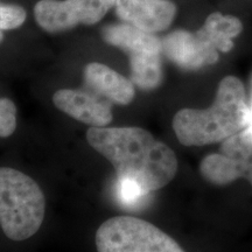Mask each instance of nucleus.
<instances>
[{
	"label": "nucleus",
	"mask_w": 252,
	"mask_h": 252,
	"mask_svg": "<svg viewBox=\"0 0 252 252\" xmlns=\"http://www.w3.org/2000/svg\"><path fill=\"white\" fill-rule=\"evenodd\" d=\"M87 140L112 163L118 178L137 182L147 193L165 187L178 172L173 150L144 128L90 127Z\"/></svg>",
	"instance_id": "nucleus-1"
},
{
	"label": "nucleus",
	"mask_w": 252,
	"mask_h": 252,
	"mask_svg": "<svg viewBox=\"0 0 252 252\" xmlns=\"http://www.w3.org/2000/svg\"><path fill=\"white\" fill-rule=\"evenodd\" d=\"M24 7L14 4H0V31H9L20 27L26 21Z\"/></svg>",
	"instance_id": "nucleus-15"
},
{
	"label": "nucleus",
	"mask_w": 252,
	"mask_h": 252,
	"mask_svg": "<svg viewBox=\"0 0 252 252\" xmlns=\"http://www.w3.org/2000/svg\"><path fill=\"white\" fill-rule=\"evenodd\" d=\"M162 54L176 67L186 71L200 70L217 63L219 50L202 34L176 30L162 39Z\"/></svg>",
	"instance_id": "nucleus-6"
},
{
	"label": "nucleus",
	"mask_w": 252,
	"mask_h": 252,
	"mask_svg": "<svg viewBox=\"0 0 252 252\" xmlns=\"http://www.w3.org/2000/svg\"><path fill=\"white\" fill-rule=\"evenodd\" d=\"M147 191L144 190L137 182L128 179L118 178L117 181V197L123 206L137 207L145 197Z\"/></svg>",
	"instance_id": "nucleus-14"
},
{
	"label": "nucleus",
	"mask_w": 252,
	"mask_h": 252,
	"mask_svg": "<svg viewBox=\"0 0 252 252\" xmlns=\"http://www.w3.org/2000/svg\"><path fill=\"white\" fill-rule=\"evenodd\" d=\"M84 83L91 93L110 103L127 105L134 98V84L116 70L102 63H89L84 69Z\"/></svg>",
	"instance_id": "nucleus-9"
},
{
	"label": "nucleus",
	"mask_w": 252,
	"mask_h": 252,
	"mask_svg": "<svg viewBox=\"0 0 252 252\" xmlns=\"http://www.w3.org/2000/svg\"><path fill=\"white\" fill-rule=\"evenodd\" d=\"M116 0H40L34 7L39 26L48 33H61L78 25H94L115 6Z\"/></svg>",
	"instance_id": "nucleus-5"
},
{
	"label": "nucleus",
	"mask_w": 252,
	"mask_h": 252,
	"mask_svg": "<svg viewBox=\"0 0 252 252\" xmlns=\"http://www.w3.org/2000/svg\"><path fill=\"white\" fill-rule=\"evenodd\" d=\"M102 36L108 45L122 49L128 56L146 52H162V41L156 34L125 23L108 25L102 30Z\"/></svg>",
	"instance_id": "nucleus-10"
},
{
	"label": "nucleus",
	"mask_w": 252,
	"mask_h": 252,
	"mask_svg": "<svg viewBox=\"0 0 252 252\" xmlns=\"http://www.w3.org/2000/svg\"><path fill=\"white\" fill-rule=\"evenodd\" d=\"M200 173L209 184L225 186L247 179L252 186V160L244 158H230L222 153L209 154L200 163Z\"/></svg>",
	"instance_id": "nucleus-11"
},
{
	"label": "nucleus",
	"mask_w": 252,
	"mask_h": 252,
	"mask_svg": "<svg viewBox=\"0 0 252 252\" xmlns=\"http://www.w3.org/2000/svg\"><path fill=\"white\" fill-rule=\"evenodd\" d=\"M98 252H185L158 226L131 216L112 217L97 229Z\"/></svg>",
	"instance_id": "nucleus-4"
},
{
	"label": "nucleus",
	"mask_w": 252,
	"mask_h": 252,
	"mask_svg": "<svg viewBox=\"0 0 252 252\" xmlns=\"http://www.w3.org/2000/svg\"><path fill=\"white\" fill-rule=\"evenodd\" d=\"M45 196L33 179L17 169L0 167V226L12 241L37 232L45 217Z\"/></svg>",
	"instance_id": "nucleus-3"
},
{
	"label": "nucleus",
	"mask_w": 252,
	"mask_h": 252,
	"mask_svg": "<svg viewBox=\"0 0 252 252\" xmlns=\"http://www.w3.org/2000/svg\"><path fill=\"white\" fill-rule=\"evenodd\" d=\"M2 39H4V35H2L1 31H0V43H1V41H2Z\"/></svg>",
	"instance_id": "nucleus-18"
},
{
	"label": "nucleus",
	"mask_w": 252,
	"mask_h": 252,
	"mask_svg": "<svg viewBox=\"0 0 252 252\" xmlns=\"http://www.w3.org/2000/svg\"><path fill=\"white\" fill-rule=\"evenodd\" d=\"M250 108L244 84L226 76L217 87L215 99L207 109H182L173 118V130L185 146L222 143L243 131L249 124Z\"/></svg>",
	"instance_id": "nucleus-2"
},
{
	"label": "nucleus",
	"mask_w": 252,
	"mask_h": 252,
	"mask_svg": "<svg viewBox=\"0 0 252 252\" xmlns=\"http://www.w3.org/2000/svg\"><path fill=\"white\" fill-rule=\"evenodd\" d=\"M115 9L122 23L152 34L166 31L178 13L171 0H116Z\"/></svg>",
	"instance_id": "nucleus-7"
},
{
	"label": "nucleus",
	"mask_w": 252,
	"mask_h": 252,
	"mask_svg": "<svg viewBox=\"0 0 252 252\" xmlns=\"http://www.w3.org/2000/svg\"><path fill=\"white\" fill-rule=\"evenodd\" d=\"M249 108H250V116H249V124L247 127L249 130L252 131V82H251V104L249 105Z\"/></svg>",
	"instance_id": "nucleus-17"
},
{
	"label": "nucleus",
	"mask_w": 252,
	"mask_h": 252,
	"mask_svg": "<svg viewBox=\"0 0 252 252\" xmlns=\"http://www.w3.org/2000/svg\"><path fill=\"white\" fill-rule=\"evenodd\" d=\"M220 53H229L234 48V40L243 31V24L235 15L220 12L208 15L203 26L197 30Z\"/></svg>",
	"instance_id": "nucleus-12"
},
{
	"label": "nucleus",
	"mask_w": 252,
	"mask_h": 252,
	"mask_svg": "<svg viewBox=\"0 0 252 252\" xmlns=\"http://www.w3.org/2000/svg\"><path fill=\"white\" fill-rule=\"evenodd\" d=\"M53 102L62 112L91 127H106L112 122L111 103L91 91L61 89Z\"/></svg>",
	"instance_id": "nucleus-8"
},
{
	"label": "nucleus",
	"mask_w": 252,
	"mask_h": 252,
	"mask_svg": "<svg viewBox=\"0 0 252 252\" xmlns=\"http://www.w3.org/2000/svg\"><path fill=\"white\" fill-rule=\"evenodd\" d=\"M162 52H146L130 55V80L140 90L151 91L163 81Z\"/></svg>",
	"instance_id": "nucleus-13"
},
{
	"label": "nucleus",
	"mask_w": 252,
	"mask_h": 252,
	"mask_svg": "<svg viewBox=\"0 0 252 252\" xmlns=\"http://www.w3.org/2000/svg\"><path fill=\"white\" fill-rule=\"evenodd\" d=\"M17 128V108L8 98H0V138L9 137Z\"/></svg>",
	"instance_id": "nucleus-16"
}]
</instances>
